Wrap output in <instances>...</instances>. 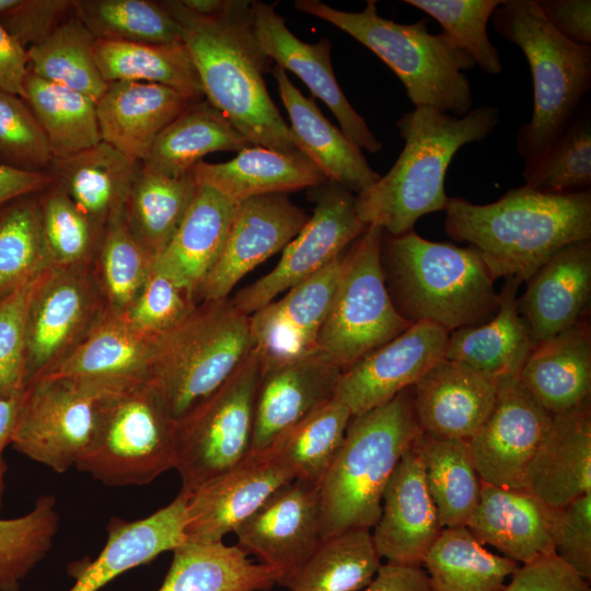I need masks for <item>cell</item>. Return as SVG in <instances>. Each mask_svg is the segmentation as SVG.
<instances>
[{
  "instance_id": "4",
  "label": "cell",
  "mask_w": 591,
  "mask_h": 591,
  "mask_svg": "<svg viewBox=\"0 0 591 591\" xmlns=\"http://www.w3.org/2000/svg\"><path fill=\"white\" fill-rule=\"evenodd\" d=\"M381 265L391 300L410 324L428 322L449 333L488 322L499 294L479 253L426 240L414 229L383 232Z\"/></svg>"
},
{
  "instance_id": "42",
  "label": "cell",
  "mask_w": 591,
  "mask_h": 591,
  "mask_svg": "<svg viewBox=\"0 0 591 591\" xmlns=\"http://www.w3.org/2000/svg\"><path fill=\"white\" fill-rule=\"evenodd\" d=\"M424 564L432 591H502L519 564L487 551L466 526L443 529Z\"/></svg>"
},
{
  "instance_id": "25",
  "label": "cell",
  "mask_w": 591,
  "mask_h": 591,
  "mask_svg": "<svg viewBox=\"0 0 591 591\" xmlns=\"http://www.w3.org/2000/svg\"><path fill=\"white\" fill-rule=\"evenodd\" d=\"M518 310L535 345L587 316L591 297V240L557 251L525 281Z\"/></svg>"
},
{
  "instance_id": "3",
  "label": "cell",
  "mask_w": 591,
  "mask_h": 591,
  "mask_svg": "<svg viewBox=\"0 0 591 591\" xmlns=\"http://www.w3.org/2000/svg\"><path fill=\"white\" fill-rule=\"evenodd\" d=\"M500 120L495 106H478L464 116L419 106L396 126L405 140L391 170L356 195V209L366 225L392 235L414 229L425 215L445 209L444 182L457 150L488 137Z\"/></svg>"
},
{
  "instance_id": "44",
  "label": "cell",
  "mask_w": 591,
  "mask_h": 591,
  "mask_svg": "<svg viewBox=\"0 0 591 591\" xmlns=\"http://www.w3.org/2000/svg\"><path fill=\"white\" fill-rule=\"evenodd\" d=\"M369 529H352L323 538L289 591H359L375 577L381 563Z\"/></svg>"
},
{
  "instance_id": "32",
  "label": "cell",
  "mask_w": 591,
  "mask_h": 591,
  "mask_svg": "<svg viewBox=\"0 0 591 591\" xmlns=\"http://www.w3.org/2000/svg\"><path fill=\"white\" fill-rule=\"evenodd\" d=\"M153 337L136 329L124 314L108 310L66 359L39 378L74 379L109 389L147 381Z\"/></svg>"
},
{
  "instance_id": "8",
  "label": "cell",
  "mask_w": 591,
  "mask_h": 591,
  "mask_svg": "<svg viewBox=\"0 0 591 591\" xmlns=\"http://www.w3.org/2000/svg\"><path fill=\"white\" fill-rule=\"evenodd\" d=\"M253 348L250 315L229 298L202 301L154 335L147 381L177 420L220 387Z\"/></svg>"
},
{
  "instance_id": "48",
  "label": "cell",
  "mask_w": 591,
  "mask_h": 591,
  "mask_svg": "<svg viewBox=\"0 0 591 591\" xmlns=\"http://www.w3.org/2000/svg\"><path fill=\"white\" fill-rule=\"evenodd\" d=\"M72 13L95 38L131 43L183 42V30L160 1L73 0Z\"/></svg>"
},
{
  "instance_id": "13",
  "label": "cell",
  "mask_w": 591,
  "mask_h": 591,
  "mask_svg": "<svg viewBox=\"0 0 591 591\" xmlns=\"http://www.w3.org/2000/svg\"><path fill=\"white\" fill-rule=\"evenodd\" d=\"M107 311L93 263L48 269L27 313L26 385L66 359Z\"/></svg>"
},
{
  "instance_id": "29",
  "label": "cell",
  "mask_w": 591,
  "mask_h": 591,
  "mask_svg": "<svg viewBox=\"0 0 591 591\" xmlns=\"http://www.w3.org/2000/svg\"><path fill=\"white\" fill-rule=\"evenodd\" d=\"M187 501L188 494L179 491L171 503L143 519L112 518L103 549L80 570L69 591H99L123 572L186 543Z\"/></svg>"
},
{
  "instance_id": "2",
  "label": "cell",
  "mask_w": 591,
  "mask_h": 591,
  "mask_svg": "<svg viewBox=\"0 0 591 591\" xmlns=\"http://www.w3.org/2000/svg\"><path fill=\"white\" fill-rule=\"evenodd\" d=\"M444 211L445 233L475 248L494 280L525 282L560 248L591 240V189L556 195L524 185L486 205L449 197Z\"/></svg>"
},
{
  "instance_id": "59",
  "label": "cell",
  "mask_w": 591,
  "mask_h": 591,
  "mask_svg": "<svg viewBox=\"0 0 591 591\" xmlns=\"http://www.w3.org/2000/svg\"><path fill=\"white\" fill-rule=\"evenodd\" d=\"M502 591H591L589 581L555 553L523 564Z\"/></svg>"
},
{
  "instance_id": "20",
  "label": "cell",
  "mask_w": 591,
  "mask_h": 591,
  "mask_svg": "<svg viewBox=\"0 0 591 591\" xmlns=\"http://www.w3.org/2000/svg\"><path fill=\"white\" fill-rule=\"evenodd\" d=\"M252 19L264 54L283 70L296 73L327 105L341 131L355 144L371 153L381 151L382 142L351 106L335 78L331 40L323 38L314 44L302 42L287 27L275 4L252 1Z\"/></svg>"
},
{
  "instance_id": "51",
  "label": "cell",
  "mask_w": 591,
  "mask_h": 591,
  "mask_svg": "<svg viewBox=\"0 0 591 591\" xmlns=\"http://www.w3.org/2000/svg\"><path fill=\"white\" fill-rule=\"evenodd\" d=\"M523 177L525 185L544 194L565 195L590 189V116L587 113L576 116Z\"/></svg>"
},
{
  "instance_id": "45",
  "label": "cell",
  "mask_w": 591,
  "mask_h": 591,
  "mask_svg": "<svg viewBox=\"0 0 591 591\" xmlns=\"http://www.w3.org/2000/svg\"><path fill=\"white\" fill-rule=\"evenodd\" d=\"M93 34L72 13L45 39L27 48L28 70L69 88L95 104L107 88L93 56Z\"/></svg>"
},
{
  "instance_id": "52",
  "label": "cell",
  "mask_w": 591,
  "mask_h": 591,
  "mask_svg": "<svg viewBox=\"0 0 591 591\" xmlns=\"http://www.w3.org/2000/svg\"><path fill=\"white\" fill-rule=\"evenodd\" d=\"M43 235L55 267L94 262L102 236L56 182L38 194Z\"/></svg>"
},
{
  "instance_id": "46",
  "label": "cell",
  "mask_w": 591,
  "mask_h": 591,
  "mask_svg": "<svg viewBox=\"0 0 591 591\" xmlns=\"http://www.w3.org/2000/svg\"><path fill=\"white\" fill-rule=\"evenodd\" d=\"M351 416L344 404L333 398L266 449L291 470L296 479L320 485L341 447Z\"/></svg>"
},
{
  "instance_id": "31",
  "label": "cell",
  "mask_w": 591,
  "mask_h": 591,
  "mask_svg": "<svg viewBox=\"0 0 591 591\" xmlns=\"http://www.w3.org/2000/svg\"><path fill=\"white\" fill-rule=\"evenodd\" d=\"M522 281L505 278L497 313L486 323L450 333L445 359L500 381L519 378L535 347L530 331L518 310Z\"/></svg>"
},
{
  "instance_id": "60",
  "label": "cell",
  "mask_w": 591,
  "mask_h": 591,
  "mask_svg": "<svg viewBox=\"0 0 591 591\" xmlns=\"http://www.w3.org/2000/svg\"><path fill=\"white\" fill-rule=\"evenodd\" d=\"M547 22L564 37L578 44H591L590 0H537Z\"/></svg>"
},
{
  "instance_id": "62",
  "label": "cell",
  "mask_w": 591,
  "mask_h": 591,
  "mask_svg": "<svg viewBox=\"0 0 591 591\" xmlns=\"http://www.w3.org/2000/svg\"><path fill=\"white\" fill-rule=\"evenodd\" d=\"M362 591H432L428 575L420 567L386 563Z\"/></svg>"
},
{
  "instance_id": "56",
  "label": "cell",
  "mask_w": 591,
  "mask_h": 591,
  "mask_svg": "<svg viewBox=\"0 0 591 591\" xmlns=\"http://www.w3.org/2000/svg\"><path fill=\"white\" fill-rule=\"evenodd\" d=\"M196 304L184 288L152 264L144 286L124 315L136 329L158 335L182 321Z\"/></svg>"
},
{
  "instance_id": "28",
  "label": "cell",
  "mask_w": 591,
  "mask_h": 591,
  "mask_svg": "<svg viewBox=\"0 0 591 591\" xmlns=\"http://www.w3.org/2000/svg\"><path fill=\"white\" fill-rule=\"evenodd\" d=\"M553 509L525 489L503 488L482 482L479 499L466 528L482 545L528 564L554 554Z\"/></svg>"
},
{
  "instance_id": "24",
  "label": "cell",
  "mask_w": 591,
  "mask_h": 591,
  "mask_svg": "<svg viewBox=\"0 0 591 591\" xmlns=\"http://www.w3.org/2000/svg\"><path fill=\"white\" fill-rule=\"evenodd\" d=\"M340 373L316 354L263 367L255 397L251 454L263 451L333 399Z\"/></svg>"
},
{
  "instance_id": "36",
  "label": "cell",
  "mask_w": 591,
  "mask_h": 591,
  "mask_svg": "<svg viewBox=\"0 0 591 591\" xmlns=\"http://www.w3.org/2000/svg\"><path fill=\"white\" fill-rule=\"evenodd\" d=\"M197 184L208 185L234 202L267 194H287L328 181L302 152L247 147L230 161H200L192 169Z\"/></svg>"
},
{
  "instance_id": "55",
  "label": "cell",
  "mask_w": 591,
  "mask_h": 591,
  "mask_svg": "<svg viewBox=\"0 0 591 591\" xmlns=\"http://www.w3.org/2000/svg\"><path fill=\"white\" fill-rule=\"evenodd\" d=\"M47 270L0 302V398L20 395L26 386L27 313Z\"/></svg>"
},
{
  "instance_id": "33",
  "label": "cell",
  "mask_w": 591,
  "mask_h": 591,
  "mask_svg": "<svg viewBox=\"0 0 591 591\" xmlns=\"http://www.w3.org/2000/svg\"><path fill=\"white\" fill-rule=\"evenodd\" d=\"M519 381L553 416L570 412L591 396V331L584 316L535 345Z\"/></svg>"
},
{
  "instance_id": "15",
  "label": "cell",
  "mask_w": 591,
  "mask_h": 591,
  "mask_svg": "<svg viewBox=\"0 0 591 591\" xmlns=\"http://www.w3.org/2000/svg\"><path fill=\"white\" fill-rule=\"evenodd\" d=\"M234 533L286 587L321 541L320 485L293 479L278 488Z\"/></svg>"
},
{
  "instance_id": "38",
  "label": "cell",
  "mask_w": 591,
  "mask_h": 591,
  "mask_svg": "<svg viewBox=\"0 0 591 591\" xmlns=\"http://www.w3.org/2000/svg\"><path fill=\"white\" fill-rule=\"evenodd\" d=\"M158 591H268L277 575L237 545L186 542L176 547Z\"/></svg>"
},
{
  "instance_id": "10",
  "label": "cell",
  "mask_w": 591,
  "mask_h": 591,
  "mask_svg": "<svg viewBox=\"0 0 591 591\" xmlns=\"http://www.w3.org/2000/svg\"><path fill=\"white\" fill-rule=\"evenodd\" d=\"M382 235V229L368 225L343 255L341 274L317 338L316 355L341 372L412 325L396 311L385 285Z\"/></svg>"
},
{
  "instance_id": "40",
  "label": "cell",
  "mask_w": 591,
  "mask_h": 591,
  "mask_svg": "<svg viewBox=\"0 0 591 591\" xmlns=\"http://www.w3.org/2000/svg\"><path fill=\"white\" fill-rule=\"evenodd\" d=\"M192 170L167 176L140 167L124 207L135 240L155 258L179 228L197 190Z\"/></svg>"
},
{
  "instance_id": "35",
  "label": "cell",
  "mask_w": 591,
  "mask_h": 591,
  "mask_svg": "<svg viewBox=\"0 0 591 591\" xmlns=\"http://www.w3.org/2000/svg\"><path fill=\"white\" fill-rule=\"evenodd\" d=\"M236 205L215 188L198 184L179 228L153 260L157 269L195 301L198 287L222 252Z\"/></svg>"
},
{
  "instance_id": "7",
  "label": "cell",
  "mask_w": 591,
  "mask_h": 591,
  "mask_svg": "<svg viewBox=\"0 0 591 591\" xmlns=\"http://www.w3.org/2000/svg\"><path fill=\"white\" fill-rule=\"evenodd\" d=\"M496 32L524 54L533 79V112L517 134L528 172L577 116L591 89V46L560 35L537 0H505L493 13Z\"/></svg>"
},
{
  "instance_id": "34",
  "label": "cell",
  "mask_w": 591,
  "mask_h": 591,
  "mask_svg": "<svg viewBox=\"0 0 591 591\" xmlns=\"http://www.w3.org/2000/svg\"><path fill=\"white\" fill-rule=\"evenodd\" d=\"M140 167V162L101 141L74 154L54 158L47 173L103 233L107 223L124 211Z\"/></svg>"
},
{
  "instance_id": "63",
  "label": "cell",
  "mask_w": 591,
  "mask_h": 591,
  "mask_svg": "<svg viewBox=\"0 0 591 591\" xmlns=\"http://www.w3.org/2000/svg\"><path fill=\"white\" fill-rule=\"evenodd\" d=\"M53 183L47 172H31L0 164V209L18 198L39 194Z\"/></svg>"
},
{
  "instance_id": "64",
  "label": "cell",
  "mask_w": 591,
  "mask_h": 591,
  "mask_svg": "<svg viewBox=\"0 0 591 591\" xmlns=\"http://www.w3.org/2000/svg\"><path fill=\"white\" fill-rule=\"evenodd\" d=\"M22 394L10 397L0 398V511L3 502V495L5 488V473L7 464L3 459L4 450L8 445H11L14 428L16 425L21 403Z\"/></svg>"
},
{
  "instance_id": "43",
  "label": "cell",
  "mask_w": 591,
  "mask_h": 591,
  "mask_svg": "<svg viewBox=\"0 0 591 591\" xmlns=\"http://www.w3.org/2000/svg\"><path fill=\"white\" fill-rule=\"evenodd\" d=\"M23 100L44 130L54 158L74 154L102 141L96 104L82 93L28 70Z\"/></svg>"
},
{
  "instance_id": "17",
  "label": "cell",
  "mask_w": 591,
  "mask_h": 591,
  "mask_svg": "<svg viewBox=\"0 0 591 591\" xmlns=\"http://www.w3.org/2000/svg\"><path fill=\"white\" fill-rule=\"evenodd\" d=\"M309 218L286 194L237 202L222 252L198 287L196 303L228 298L246 274L283 251Z\"/></svg>"
},
{
  "instance_id": "9",
  "label": "cell",
  "mask_w": 591,
  "mask_h": 591,
  "mask_svg": "<svg viewBox=\"0 0 591 591\" xmlns=\"http://www.w3.org/2000/svg\"><path fill=\"white\" fill-rule=\"evenodd\" d=\"M175 420L148 381L107 393L99 425L76 467L108 486L149 484L175 468Z\"/></svg>"
},
{
  "instance_id": "27",
  "label": "cell",
  "mask_w": 591,
  "mask_h": 591,
  "mask_svg": "<svg viewBox=\"0 0 591 591\" xmlns=\"http://www.w3.org/2000/svg\"><path fill=\"white\" fill-rule=\"evenodd\" d=\"M193 102L161 84L132 81L107 83L96 103L101 139L141 163L159 135Z\"/></svg>"
},
{
  "instance_id": "23",
  "label": "cell",
  "mask_w": 591,
  "mask_h": 591,
  "mask_svg": "<svg viewBox=\"0 0 591 591\" xmlns=\"http://www.w3.org/2000/svg\"><path fill=\"white\" fill-rule=\"evenodd\" d=\"M497 395L498 381L445 358L412 386L419 429L437 438L471 439L487 420Z\"/></svg>"
},
{
  "instance_id": "22",
  "label": "cell",
  "mask_w": 591,
  "mask_h": 591,
  "mask_svg": "<svg viewBox=\"0 0 591 591\" xmlns=\"http://www.w3.org/2000/svg\"><path fill=\"white\" fill-rule=\"evenodd\" d=\"M372 538L387 563L420 567L442 532L415 441L394 468L382 496Z\"/></svg>"
},
{
  "instance_id": "6",
  "label": "cell",
  "mask_w": 591,
  "mask_h": 591,
  "mask_svg": "<svg viewBox=\"0 0 591 591\" xmlns=\"http://www.w3.org/2000/svg\"><path fill=\"white\" fill-rule=\"evenodd\" d=\"M294 8L347 33L375 54L398 77L415 107L429 106L464 116L473 109L465 71L474 60L444 33L431 34L426 18L403 24L379 15L376 1L359 12L337 10L318 0H298Z\"/></svg>"
},
{
  "instance_id": "14",
  "label": "cell",
  "mask_w": 591,
  "mask_h": 591,
  "mask_svg": "<svg viewBox=\"0 0 591 591\" xmlns=\"http://www.w3.org/2000/svg\"><path fill=\"white\" fill-rule=\"evenodd\" d=\"M313 215L283 248L278 264L241 289L231 302L246 315L277 299L343 255L345 247L367 229L356 209V195L333 181L311 188Z\"/></svg>"
},
{
  "instance_id": "54",
  "label": "cell",
  "mask_w": 591,
  "mask_h": 591,
  "mask_svg": "<svg viewBox=\"0 0 591 591\" xmlns=\"http://www.w3.org/2000/svg\"><path fill=\"white\" fill-rule=\"evenodd\" d=\"M53 159L45 132L27 103L0 90V164L47 172Z\"/></svg>"
},
{
  "instance_id": "19",
  "label": "cell",
  "mask_w": 591,
  "mask_h": 591,
  "mask_svg": "<svg viewBox=\"0 0 591 591\" xmlns=\"http://www.w3.org/2000/svg\"><path fill=\"white\" fill-rule=\"evenodd\" d=\"M293 479L291 470L268 449L250 454L188 495L187 542H222L278 488Z\"/></svg>"
},
{
  "instance_id": "47",
  "label": "cell",
  "mask_w": 591,
  "mask_h": 591,
  "mask_svg": "<svg viewBox=\"0 0 591 591\" xmlns=\"http://www.w3.org/2000/svg\"><path fill=\"white\" fill-rule=\"evenodd\" d=\"M54 267L40 220L38 194L0 209V302Z\"/></svg>"
},
{
  "instance_id": "18",
  "label": "cell",
  "mask_w": 591,
  "mask_h": 591,
  "mask_svg": "<svg viewBox=\"0 0 591 591\" xmlns=\"http://www.w3.org/2000/svg\"><path fill=\"white\" fill-rule=\"evenodd\" d=\"M449 335L432 323L412 324L344 370L333 398L352 416L386 404L445 358Z\"/></svg>"
},
{
  "instance_id": "11",
  "label": "cell",
  "mask_w": 591,
  "mask_h": 591,
  "mask_svg": "<svg viewBox=\"0 0 591 591\" xmlns=\"http://www.w3.org/2000/svg\"><path fill=\"white\" fill-rule=\"evenodd\" d=\"M262 371V357L254 347L220 387L175 420L181 491L192 494L251 454Z\"/></svg>"
},
{
  "instance_id": "37",
  "label": "cell",
  "mask_w": 591,
  "mask_h": 591,
  "mask_svg": "<svg viewBox=\"0 0 591 591\" xmlns=\"http://www.w3.org/2000/svg\"><path fill=\"white\" fill-rule=\"evenodd\" d=\"M250 144L219 109L207 100H198L159 135L141 166L163 175L179 176L209 153L240 152Z\"/></svg>"
},
{
  "instance_id": "5",
  "label": "cell",
  "mask_w": 591,
  "mask_h": 591,
  "mask_svg": "<svg viewBox=\"0 0 591 591\" xmlns=\"http://www.w3.org/2000/svg\"><path fill=\"white\" fill-rule=\"evenodd\" d=\"M412 387L384 405L351 416L345 438L321 484V540L371 529L384 488L420 433Z\"/></svg>"
},
{
  "instance_id": "16",
  "label": "cell",
  "mask_w": 591,
  "mask_h": 591,
  "mask_svg": "<svg viewBox=\"0 0 591 591\" xmlns=\"http://www.w3.org/2000/svg\"><path fill=\"white\" fill-rule=\"evenodd\" d=\"M552 422L553 415L521 384L519 378L500 380L490 415L468 439L480 482L524 489L528 464Z\"/></svg>"
},
{
  "instance_id": "53",
  "label": "cell",
  "mask_w": 591,
  "mask_h": 591,
  "mask_svg": "<svg viewBox=\"0 0 591 591\" xmlns=\"http://www.w3.org/2000/svg\"><path fill=\"white\" fill-rule=\"evenodd\" d=\"M404 3L433 18L484 72L501 73L499 53L487 35V23L501 0H404Z\"/></svg>"
},
{
  "instance_id": "61",
  "label": "cell",
  "mask_w": 591,
  "mask_h": 591,
  "mask_svg": "<svg viewBox=\"0 0 591 591\" xmlns=\"http://www.w3.org/2000/svg\"><path fill=\"white\" fill-rule=\"evenodd\" d=\"M27 72V49L20 45L0 24V90L23 99L24 80Z\"/></svg>"
},
{
  "instance_id": "12",
  "label": "cell",
  "mask_w": 591,
  "mask_h": 591,
  "mask_svg": "<svg viewBox=\"0 0 591 591\" xmlns=\"http://www.w3.org/2000/svg\"><path fill=\"white\" fill-rule=\"evenodd\" d=\"M112 391L74 379L32 380L23 391L11 445L54 472L66 473L90 447L102 399Z\"/></svg>"
},
{
  "instance_id": "58",
  "label": "cell",
  "mask_w": 591,
  "mask_h": 591,
  "mask_svg": "<svg viewBox=\"0 0 591 591\" xmlns=\"http://www.w3.org/2000/svg\"><path fill=\"white\" fill-rule=\"evenodd\" d=\"M72 3L73 0H0V24L20 45L30 48L72 13Z\"/></svg>"
},
{
  "instance_id": "21",
  "label": "cell",
  "mask_w": 591,
  "mask_h": 591,
  "mask_svg": "<svg viewBox=\"0 0 591 591\" xmlns=\"http://www.w3.org/2000/svg\"><path fill=\"white\" fill-rule=\"evenodd\" d=\"M341 268L343 255L250 315L263 367L316 354Z\"/></svg>"
},
{
  "instance_id": "57",
  "label": "cell",
  "mask_w": 591,
  "mask_h": 591,
  "mask_svg": "<svg viewBox=\"0 0 591 591\" xmlns=\"http://www.w3.org/2000/svg\"><path fill=\"white\" fill-rule=\"evenodd\" d=\"M554 553L586 580L591 578V493L553 509Z\"/></svg>"
},
{
  "instance_id": "49",
  "label": "cell",
  "mask_w": 591,
  "mask_h": 591,
  "mask_svg": "<svg viewBox=\"0 0 591 591\" xmlns=\"http://www.w3.org/2000/svg\"><path fill=\"white\" fill-rule=\"evenodd\" d=\"M153 260L132 236L124 211L107 223L93 264L109 311H128L144 286Z\"/></svg>"
},
{
  "instance_id": "39",
  "label": "cell",
  "mask_w": 591,
  "mask_h": 591,
  "mask_svg": "<svg viewBox=\"0 0 591 591\" xmlns=\"http://www.w3.org/2000/svg\"><path fill=\"white\" fill-rule=\"evenodd\" d=\"M93 56L106 83H155L194 101L204 96L198 72L183 42L147 44L96 38Z\"/></svg>"
},
{
  "instance_id": "30",
  "label": "cell",
  "mask_w": 591,
  "mask_h": 591,
  "mask_svg": "<svg viewBox=\"0 0 591 591\" xmlns=\"http://www.w3.org/2000/svg\"><path fill=\"white\" fill-rule=\"evenodd\" d=\"M288 111L289 127L299 151L304 153L329 181L358 195L381 175L369 164L361 149L321 113L314 100L305 97L279 66L271 69Z\"/></svg>"
},
{
  "instance_id": "1",
  "label": "cell",
  "mask_w": 591,
  "mask_h": 591,
  "mask_svg": "<svg viewBox=\"0 0 591 591\" xmlns=\"http://www.w3.org/2000/svg\"><path fill=\"white\" fill-rule=\"evenodd\" d=\"M183 30L204 95L253 146L299 151L290 128L273 103L264 74L271 60L253 27L252 1L229 0L223 11L204 16L179 0L160 1ZM301 152V151H300Z\"/></svg>"
},
{
  "instance_id": "41",
  "label": "cell",
  "mask_w": 591,
  "mask_h": 591,
  "mask_svg": "<svg viewBox=\"0 0 591 591\" xmlns=\"http://www.w3.org/2000/svg\"><path fill=\"white\" fill-rule=\"evenodd\" d=\"M425 479L442 529L466 526L480 493L468 440L431 437L420 432L415 440Z\"/></svg>"
},
{
  "instance_id": "26",
  "label": "cell",
  "mask_w": 591,
  "mask_h": 591,
  "mask_svg": "<svg viewBox=\"0 0 591 591\" xmlns=\"http://www.w3.org/2000/svg\"><path fill=\"white\" fill-rule=\"evenodd\" d=\"M524 489L552 509L591 493V399L553 416L525 470Z\"/></svg>"
},
{
  "instance_id": "50",
  "label": "cell",
  "mask_w": 591,
  "mask_h": 591,
  "mask_svg": "<svg viewBox=\"0 0 591 591\" xmlns=\"http://www.w3.org/2000/svg\"><path fill=\"white\" fill-rule=\"evenodd\" d=\"M56 503L51 495L39 496L26 514L0 519V591H20L49 553L59 529Z\"/></svg>"
}]
</instances>
